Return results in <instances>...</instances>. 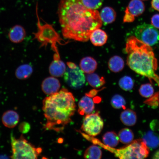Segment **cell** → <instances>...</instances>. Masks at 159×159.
Segmentation results:
<instances>
[{
  "label": "cell",
  "mask_w": 159,
  "mask_h": 159,
  "mask_svg": "<svg viewBox=\"0 0 159 159\" xmlns=\"http://www.w3.org/2000/svg\"><path fill=\"white\" fill-rule=\"evenodd\" d=\"M81 1L85 7L91 10L98 9L102 5V0H81Z\"/></svg>",
  "instance_id": "f546056e"
},
{
  "label": "cell",
  "mask_w": 159,
  "mask_h": 159,
  "mask_svg": "<svg viewBox=\"0 0 159 159\" xmlns=\"http://www.w3.org/2000/svg\"><path fill=\"white\" fill-rule=\"evenodd\" d=\"M108 35L100 28L95 30L89 36V39L92 44L97 47L102 46L107 42Z\"/></svg>",
  "instance_id": "2e32d148"
},
{
  "label": "cell",
  "mask_w": 159,
  "mask_h": 159,
  "mask_svg": "<svg viewBox=\"0 0 159 159\" xmlns=\"http://www.w3.org/2000/svg\"><path fill=\"white\" fill-rule=\"evenodd\" d=\"M30 129V125L26 122H21L19 126V130L22 134H26L28 133Z\"/></svg>",
  "instance_id": "1f68e13d"
},
{
  "label": "cell",
  "mask_w": 159,
  "mask_h": 159,
  "mask_svg": "<svg viewBox=\"0 0 159 159\" xmlns=\"http://www.w3.org/2000/svg\"><path fill=\"white\" fill-rule=\"evenodd\" d=\"M60 87L59 80L54 77H47L41 84L42 90L45 94L49 95L58 92Z\"/></svg>",
  "instance_id": "8fae6325"
},
{
  "label": "cell",
  "mask_w": 159,
  "mask_h": 159,
  "mask_svg": "<svg viewBox=\"0 0 159 159\" xmlns=\"http://www.w3.org/2000/svg\"><path fill=\"white\" fill-rule=\"evenodd\" d=\"M119 141L122 143L128 144L134 141V135L130 129L125 128L123 129L119 133Z\"/></svg>",
  "instance_id": "484cf974"
},
{
  "label": "cell",
  "mask_w": 159,
  "mask_h": 159,
  "mask_svg": "<svg viewBox=\"0 0 159 159\" xmlns=\"http://www.w3.org/2000/svg\"><path fill=\"white\" fill-rule=\"evenodd\" d=\"M57 13L61 32L66 39L87 42L92 32L103 24L99 11L87 9L81 0H61Z\"/></svg>",
  "instance_id": "6da1fadb"
},
{
  "label": "cell",
  "mask_w": 159,
  "mask_h": 159,
  "mask_svg": "<svg viewBox=\"0 0 159 159\" xmlns=\"http://www.w3.org/2000/svg\"><path fill=\"white\" fill-rule=\"evenodd\" d=\"M119 85L120 88L123 90L125 91H130L134 88V82L130 77L125 76L119 80Z\"/></svg>",
  "instance_id": "4316f807"
},
{
  "label": "cell",
  "mask_w": 159,
  "mask_h": 159,
  "mask_svg": "<svg viewBox=\"0 0 159 159\" xmlns=\"http://www.w3.org/2000/svg\"><path fill=\"white\" fill-rule=\"evenodd\" d=\"M87 139L93 144H98L108 150L120 159H144L148 156L150 152L149 148L142 139L133 141L128 146L119 149L107 146L93 137L88 136Z\"/></svg>",
  "instance_id": "277c9868"
},
{
  "label": "cell",
  "mask_w": 159,
  "mask_h": 159,
  "mask_svg": "<svg viewBox=\"0 0 159 159\" xmlns=\"http://www.w3.org/2000/svg\"><path fill=\"white\" fill-rule=\"evenodd\" d=\"M86 79L89 84L95 89L100 88L105 83L104 77L99 76L96 73L88 74L87 75Z\"/></svg>",
  "instance_id": "cb8c5ba5"
},
{
  "label": "cell",
  "mask_w": 159,
  "mask_h": 159,
  "mask_svg": "<svg viewBox=\"0 0 159 159\" xmlns=\"http://www.w3.org/2000/svg\"><path fill=\"white\" fill-rule=\"evenodd\" d=\"M108 66L110 70L113 72H120L124 68V61L122 57L119 56H114L109 59Z\"/></svg>",
  "instance_id": "7402d4cb"
},
{
  "label": "cell",
  "mask_w": 159,
  "mask_h": 159,
  "mask_svg": "<svg viewBox=\"0 0 159 159\" xmlns=\"http://www.w3.org/2000/svg\"><path fill=\"white\" fill-rule=\"evenodd\" d=\"M100 16L102 23L107 25L114 22L116 19V13L112 7H107L101 10Z\"/></svg>",
  "instance_id": "d6986e66"
},
{
  "label": "cell",
  "mask_w": 159,
  "mask_h": 159,
  "mask_svg": "<svg viewBox=\"0 0 159 159\" xmlns=\"http://www.w3.org/2000/svg\"><path fill=\"white\" fill-rule=\"evenodd\" d=\"M151 23L156 29H159V14H157L151 18Z\"/></svg>",
  "instance_id": "d6a6232c"
},
{
  "label": "cell",
  "mask_w": 159,
  "mask_h": 159,
  "mask_svg": "<svg viewBox=\"0 0 159 159\" xmlns=\"http://www.w3.org/2000/svg\"><path fill=\"white\" fill-rule=\"evenodd\" d=\"M78 112L81 115H87L93 112L95 108L94 101L87 95L83 97L78 104Z\"/></svg>",
  "instance_id": "5bb4252c"
},
{
  "label": "cell",
  "mask_w": 159,
  "mask_h": 159,
  "mask_svg": "<svg viewBox=\"0 0 159 159\" xmlns=\"http://www.w3.org/2000/svg\"><path fill=\"white\" fill-rule=\"evenodd\" d=\"M67 64V67L63 75L65 82L73 89L82 88L85 82L84 73L74 63L68 62Z\"/></svg>",
  "instance_id": "52a82bcc"
},
{
  "label": "cell",
  "mask_w": 159,
  "mask_h": 159,
  "mask_svg": "<svg viewBox=\"0 0 159 159\" xmlns=\"http://www.w3.org/2000/svg\"><path fill=\"white\" fill-rule=\"evenodd\" d=\"M145 6L142 0H131L125 10L128 13L135 18L139 16L144 12Z\"/></svg>",
  "instance_id": "9a60e30c"
},
{
  "label": "cell",
  "mask_w": 159,
  "mask_h": 159,
  "mask_svg": "<svg viewBox=\"0 0 159 159\" xmlns=\"http://www.w3.org/2000/svg\"><path fill=\"white\" fill-rule=\"evenodd\" d=\"M135 37L143 43L150 46L158 43L159 32L152 25L144 23L139 25L135 30Z\"/></svg>",
  "instance_id": "ba28073f"
},
{
  "label": "cell",
  "mask_w": 159,
  "mask_h": 159,
  "mask_svg": "<svg viewBox=\"0 0 159 159\" xmlns=\"http://www.w3.org/2000/svg\"><path fill=\"white\" fill-rule=\"evenodd\" d=\"M153 156V159H159V150L157 151Z\"/></svg>",
  "instance_id": "d590c367"
},
{
  "label": "cell",
  "mask_w": 159,
  "mask_h": 159,
  "mask_svg": "<svg viewBox=\"0 0 159 159\" xmlns=\"http://www.w3.org/2000/svg\"><path fill=\"white\" fill-rule=\"evenodd\" d=\"M102 157V152L100 148L94 145L87 148L84 155V158L85 159H100Z\"/></svg>",
  "instance_id": "d4e9b609"
},
{
  "label": "cell",
  "mask_w": 159,
  "mask_h": 159,
  "mask_svg": "<svg viewBox=\"0 0 159 159\" xmlns=\"http://www.w3.org/2000/svg\"><path fill=\"white\" fill-rule=\"evenodd\" d=\"M11 144L12 154V159H37L42 149L36 148L26 139L23 134L17 139L11 134Z\"/></svg>",
  "instance_id": "5b68a950"
},
{
  "label": "cell",
  "mask_w": 159,
  "mask_h": 159,
  "mask_svg": "<svg viewBox=\"0 0 159 159\" xmlns=\"http://www.w3.org/2000/svg\"><path fill=\"white\" fill-rule=\"evenodd\" d=\"M142 1H148V0H142Z\"/></svg>",
  "instance_id": "8d00e7d4"
},
{
  "label": "cell",
  "mask_w": 159,
  "mask_h": 159,
  "mask_svg": "<svg viewBox=\"0 0 159 159\" xmlns=\"http://www.w3.org/2000/svg\"><path fill=\"white\" fill-rule=\"evenodd\" d=\"M37 13L38 30L36 32L33 33L34 36V39L41 43L40 47H46L48 44H51L53 50L56 52H58L56 45L57 43H61V39L60 37L52 25L48 23L41 24L37 11Z\"/></svg>",
  "instance_id": "8992f818"
},
{
  "label": "cell",
  "mask_w": 159,
  "mask_h": 159,
  "mask_svg": "<svg viewBox=\"0 0 159 159\" xmlns=\"http://www.w3.org/2000/svg\"><path fill=\"white\" fill-rule=\"evenodd\" d=\"M66 67L65 63L60 58L58 52L53 56V60L50 65V74L54 77H61L64 75Z\"/></svg>",
  "instance_id": "30bf717a"
},
{
  "label": "cell",
  "mask_w": 159,
  "mask_h": 159,
  "mask_svg": "<svg viewBox=\"0 0 159 159\" xmlns=\"http://www.w3.org/2000/svg\"><path fill=\"white\" fill-rule=\"evenodd\" d=\"M120 119L123 124L127 126H131L136 124L137 116L136 113L134 111L127 109L121 113Z\"/></svg>",
  "instance_id": "44dd1931"
},
{
  "label": "cell",
  "mask_w": 159,
  "mask_h": 159,
  "mask_svg": "<svg viewBox=\"0 0 159 159\" xmlns=\"http://www.w3.org/2000/svg\"><path fill=\"white\" fill-rule=\"evenodd\" d=\"M102 141L105 145L113 148L118 146L120 141L118 135L113 131L105 133L102 136Z\"/></svg>",
  "instance_id": "603a6c76"
},
{
  "label": "cell",
  "mask_w": 159,
  "mask_h": 159,
  "mask_svg": "<svg viewBox=\"0 0 159 159\" xmlns=\"http://www.w3.org/2000/svg\"><path fill=\"white\" fill-rule=\"evenodd\" d=\"M151 5L153 9L159 11V0H152Z\"/></svg>",
  "instance_id": "836d02e7"
},
{
  "label": "cell",
  "mask_w": 159,
  "mask_h": 159,
  "mask_svg": "<svg viewBox=\"0 0 159 159\" xmlns=\"http://www.w3.org/2000/svg\"><path fill=\"white\" fill-rule=\"evenodd\" d=\"M154 89L150 83H146L141 85L139 89V92L143 97L150 98L154 95Z\"/></svg>",
  "instance_id": "f1b7e54d"
},
{
  "label": "cell",
  "mask_w": 159,
  "mask_h": 159,
  "mask_svg": "<svg viewBox=\"0 0 159 159\" xmlns=\"http://www.w3.org/2000/svg\"><path fill=\"white\" fill-rule=\"evenodd\" d=\"M33 69L32 66L29 64L20 65L16 69L15 75L17 79L25 80L29 79L32 75Z\"/></svg>",
  "instance_id": "ffe728a7"
},
{
  "label": "cell",
  "mask_w": 159,
  "mask_h": 159,
  "mask_svg": "<svg viewBox=\"0 0 159 159\" xmlns=\"http://www.w3.org/2000/svg\"><path fill=\"white\" fill-rule=\"evenodd\" d=\"M26 33L22 26L16 25L10 29L8 33L10 41L15 43L22 42L25 39Z\"/></svg>",
  "instance_id": "7c38bea8"
},
{
  "label": "cell",
  "mask_w": 159,
  "mask_h": 159,
  "mask_svg": "<svg viewBox=\"0 0 159 159\" xmlns=\"http://www.w3.org/2000/svg\"><path fill=\"white\" fill-rule=\"evenodd\" d=\"M43 110L47 120L45 130L62 132L71 122L76 110L75 97L63 88L43 99Z\"/></svg>",
  "instance_id": "7a4b0ae2"
},
{
  "label": "cell",
  "mask_w": 159,
  "mask_h": 159,
  "mask_svg": "<svg viewBox=\"0 0 159 159\" xmlns=\"http://www.w3.org/2000/svg\"><path fill=\"white\" fill-rule=\"evenodd\" d=\"M19 115L16 111L8 110L3 113L2 121L4 126L8 128H13L17 126L19 122Z\"/></svg>",
  "instance_id": "4fadbf2b"
},
{
  "label": "cell",
  "mask_w": 159,
  "mask_h": 159,
  "mask_svg": "<svg viewBox=\"0 0 159 159\" xmlns=\"http://www.w3.org/2000/svg\"><path fill=\"white\" fill-rule=\"evenodd\" d=\"M97 65L96 61L90 57H83L80 63V67L81 70L87 74L94 73L97 69Z\"/></svg>",
  "instance_id": "e0dca14e"
},
{
  "label": "cell",
  "mask_w": 159,
  "mask_h": 159,
  "mask_svg": "<svg viewBox=\"0 0 159 159\" xmlns=\"http://www.w3.org/2000/svg\"><path fill=\"white\" fill-rule=\"evenodd\" d=\"M104 121L98 112L86 115L81 129L89 136L94 137L100 134L104 127Z\"/></svg>",
  "instance_id": "9c48e42d"
},
{
  "label": "cell",
  "mask_w": 159,
  "mask_h": 159,
  "mask_svg": "<svg viewBox=\"0 0 159 159\" xmlns=\"http://www.w3.org/2000/svg\"><path fill=\"white\" fill-rule=\"evenodd\" d=\"M102 89H100V90H97V89H93L92 90H91L88 93H86V95L87 96H88L90 97H93L95 96L97 94L99 91L102 90Z\"/></svg>",
  "instance_id": "e575fe53"
},
{
  "label": "cell",
  "mask_w": 159,
  "mask_h": 159,
  "mask_svg": "<svg viewBox=\"0 0 159 159\" xmlns=\"http://www.w3.org/2000/svg\"><path fill=\"white\" fill-rule=\"evenodd\" d=\"M142 140L149 148L155 149L159 146V135L152 131H148L143 135Z\"/></svg>",
  "instance_id": "ac0fdd59"
},
{
  "label": "cell",
  "mask_w": 159,
  "mask_h": 159,
  "mask_svg": "<svg viewBox=\"0 0 159 159\" xmlns=\"http://www.w3.org/2000/svg\"><path fill=\"white\" fill-rule=\"evenodd\" d=\"M146 103L153 108H156L158 106L159 104V94H155L153 97L149 98Z\"/></svg>",
  "instance_id": "4dcf8cb0"
},
{
  "label": "cell",
  "mask_w": 159,
  "mask_h": 159,
  "mask_svg": "<svg viewBox=\"0 0 159 159\" xmlns=\"http://www.w3.org/2000/svg\"><path fill=\"white\" fill-rule=\"evenodd\" d=\"M125 51L127 64L130 69L147 77L151 83L154 81L159 87V75L156 72L158 69L157 60L150 46L132 36L127 40Z\"/></svg>",
  "instance_id": "3957f363"
},
{
  "label": "cell",
  "mask_w": 159,
  "mask_h": 159,
  "mask_svg": "<svg viewBox=\"0 0 159 159\" xmlns=\"http://www.w3.org/2000/svg\"><path fill=\"white\" fill-rule=\"evenodd\" d=\"M111 103L113 108L116 109H126V102L122 96L119 94L114 95L111 99Z\"/></svg>",
  "instance_id": "83f0119b"
}]
</instances>
